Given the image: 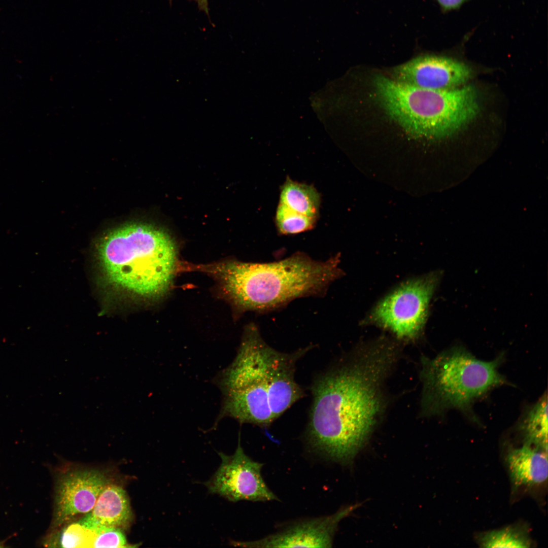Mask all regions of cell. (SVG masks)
Masks as SVG:
<instances>
[{
	"label": "cell",
	"mask_w": 548,
	"mask_h": 548,
	"mask_svg": "<svg viewBox=\"0 0 548 548\" xmlns=\"http://www.w3.org/2000/svg\"><path fill=\"white\" fill-rule=\"evenodd\" d=\"M398 355L394 342L380 339L317 376L306 432L314 450L342 463L354 458L383 413V385Z\"/></svg>",
	"instance_id": "obj_1"
},
{
	"label": "cell",
	"mask_w": 548,
	"mask_h": 548,
	"mask_svg": "<svg viewBox=\"0 0 548 548\" xmlns=\"http://www.w3.org/2000/svg\"><path fill=\"white\" fill-rule=\"evenodd\" d=\"M312 347L281 352L264 340L255 324L247 326L234 360L215 379L222 395L215 423L230 418L240 424L270 426L303 397L295 380L296 366Z\"/></svg>",
	"instance_id": "obj_2"
},
{
	"label": "cell",
	"mask_w": 548,
	"mask_h": 548,
	"mask_svg": "<svg viewBox=\"0 0 548 548\" xmlns=\"http://www.w3.org/2000/svg\"><path fill=\"white\" fill-rule=\"evenodd\" d=\"M339 256L325 261L297 252L268 263L228 260L190 265L216 279L238 313H265L284 307L300 297L324 296L330 284L343 275Z\"/></svg>",
	"instance_id": "obj_3"
},
{
	"label": "cell",
	"mask_w": 548,
	"mask_h": 548,
	"mask_svg": "<svg viewBox=\"0 0 548 548\" xmlns=\"http://www.w3.org/2000/svg\"><path fill=\"white\" fill-rule=\"evenodd\" d=\"M97 250L109 282L145 298L163 296L179 267L171 237L149 224L134 223L116 229L102 238Z\"/></svg>",
	"instance_id": "obj_4"
},
{
	"label": "cell",
	"mask_w": 548,
	"mask_h": 548,
	"mask_svg": "<svg viewBox=\"0 0 548 548\" xmlns=\"http://www.w3.org/2000/svg\"><path fill=\"white\" fill-rule=\"evenodd\" d=\"M374 84L378 100L387 113L418 136L452 135L472 121L480 110L477 91L471 85L431 90L383 76H378Z\"/></svg>",
	"instance_id": "obj_5"
},
{
	"label": "cell",
	"mask_w": 548,
	"mask_h": 548,
	"mask_svg": "<svg viewBox=\"0 0 548 548\" xmlns=\"http://www.w3.org/2000/svg\"><path fill=\"white\" fill-rule=\"evenodd\" d=\"M503 359L500 356L482 361L461 346L433 359L424 358L421 373L423 414L436 415L455 408L475 420L473 403L492 389L508 384L498 371Z\"/></svg>",
	"instance_id": "obj_6"
},
{
	"label": "cell",
	"mask_w": 548,
	"mask_h": 548,
	"mask_svg": "<svg viewBox=\"0 0 548 548\" xmlns=\"http://www.w3.org/2000/svg\"><path fill=\"white\" fill-rule=\"evenodd\" d=\"M439 278L438 272H433L403 284L376 305L369 321L389 329L399 338H416L426 322Z\"/></svg>",
	"instance_id": "obj_7"
},
{
	"label": "cell",
	"mask_w": 548,
	"mask_h": 548,
	"mask_svg": "<svg viewBox=\"0 0 548 548\" xmlns=\"http://www.w3.org/2000/svg\"><path fill=\"white\" fill-rule=\"evenodd\" d=\"M221 463L204 483L208 491L229 501H268L279 499L266 486L261 473L263 464L255 461L244 452L238 438L233 455L219 453Z\"/></svg>",
	"instance_id": "obj_8"
},
{
	"label": "cell",
	"mask_w": 548,
	"mask_h": 548,
	"mask_svg": "<svg viewBox=\"0 0 548 548\" xmlns=\"http://www.w3.org/2000/svg\"><path fill=\"white\" fill-rule=\"evenodd\" d=\"M110 483L106 472L98 469L74 468L60 473L55 483L51 530L89 512Z\"/></svg>",
	"instance_id": "obj_9"
},
{
	"label": "cell",
	"mask_w": 548,
	"mask_h": 548,
	"mask_svg": "<svg viewBox=\"0 0 548 548\" xmlns=\"http://www.w3.org/2000/svg\"><path fill=\"white\" fill-rule=\"evenodd\" d=\"M471 70L463 62L435 55L415 57L394 69V80L411 86L431 90L455 88L466 82Z\"/></svg>",
	"instance_id": "obj_10"
},
{
	"label": "cell",
	"mask_w": 548,
	"mask_h": 548,
	"mask_svg": "<svg viewBox=\"0 0 548 548\" xmlns=\"http://www.w3.org/2000/svg\"><path fill=\"white\" fill-rule=\"evenodd\" d=\"M355 507L350 506L330 516L299 521L262 539L234 544L249 547H330L339 522Z\"/></svg>",
	"instance_id": "obj_11"
},
{
	"label": "cell",
	"mask_w": 548,
	"mask_h": 548,
	"mask_svg": "<svg viewBox=\"0 0 548 548\" xmlns=\"http://www.w3.org/2000/svg\"><path fill=\"white\" fill-rule=\"evenodd\" d=\"M133 517L126 491L120 486L110 483L99 494L92 509L77 522L94 533L109 528L124 530Z\"/></svg>",
	"instance_id": "obj_12"
},
{
	"label": "cell",
	"mask_w": 548,
	"mask_h": 548,
	"mask_svg": "<svg viewBox=\"0 0 548 548\" xmlns=\"http://www.w3.org/2000/svg\"><path fill=\"white\" fill-rule=\"evenodd\" d=\"M506 462L516 487L540 485L547 480V450L525 443L508 452Z\"/></svg>",
	"instance_id": "obj_13"
},
{
	"label": "cell",
	"mask_w": 548,
	"mask_h": 548,
	"mask_svg": "<svg viewBox=\"0 0 548 548\" xmlns=\"http://www.w3.org/2000/svg\"><path fill=\"white\" fill-rule=\"evenodd\" d=\"M280 202L295 212L317 219L321 198L313 186L294 181L288 177L281 188Z\"/></svg>",
	"instance_id": "obj_14"
},
{
	"label": "cell",
	"mask_w": 548,
	"mask_h": 548,
	"mask_svg": "<svg viewBox=\"0 0 548 548\" xmlns=\"http://www.w3.org/2000/svg\"><path fill=\"white\" fill-rule=\"evenodd\" d=\"M525 443L547 450V400L543 395L528 411L520 425Z\"/></svg>",
	"instance_id": "obj_15"
},
{
	"label": "cell",
	"mask_w": 548,
	"mask_h": 548,
	"mask_svg": "<svg viewBox=\"0 0 548 548\" xmlns=\"http://www.w3.org/2000/svg\"><path fill=\"white\" fill-rule=\"evenodd\" d=\"M64 527L59 531L53 530L44 540L45 546L49 547H92L95 533L78 522Z\"/></svg>",
	"instance_id": "obj_16"
},
{
	"label": "cell",
	"mask_w": 548,
	"mask_h": 548,
	"mask_svg": "<svg viewBox=\"0 0 548 548\" xmlns=\"http://www.w3.org/2000/svg\"><path fill=\"white\" fill-rule=\"evenodd\" d=\"M316 219L295 212L280 202L276 214V223L281 234H294L312 229Z\"/></svg>",
	"instance_id": "obj_17"
},
{
	"label": "cell",
	"mask_w": 548,
	"mask_h": 548,
	"mask_svg": "<svg viewBox=\"0 0 548 548\" xmlns=\"http://www.w3.org/2000/svg\"><path fill=\"white\" fill-rule=\"evenodd\" d=\"M481 543L485 547H527L530 544L527 536L512 527L487 533L481 538Z\"/></svg>",
	"instance_id": "obj_18"
},
{
	"label": "cell",
	"mask_w": 548,
	"mask_h": 548,
	"mask_svg": "<svg viewBox=\"0 0 548 548\" xmlns=\"http://www.w3.org/2000/svg\"><path fill=\"white\" fill-rule=\"evenodd\" d=\"M95 533L92 547H131L127 543L123 530L109 528L99 530Z\"/></svg>",
	"instance_id": "obj_19"
},
{
	"label": "cell",
	"mask_w": 548,
	"mask_h": 548,
	"mask_svg": "<svg viewBox=\"0 0 548 548\" xmlns=\"http://www.w3.org/2000/svg\"><path fill=\"white\" fill-rule=\"evenodd\" d=\"M442 12L458 9L468 0H434Z\"/></svg>",
	"instance_id": "obj_20"
},
{
	"label": "cell",
	"mask_w": 548,
	"mask_h": 548,
	"mask_svg": "<svg viewBox=\"0 0 548 548\" xmlns=\"http://www.w3.org/2000/svg\"><path fill=\"white\" fill-rule=\"evenodd\" d=\"M197 5L198 9L209 15L208 0H193Z\"/></svg>",
	"instance_id": "obj_21"
},
{
	"label": "cell",
	"mask_w": 548,
	"mask_h": 548,
	"mask_svg": "<svg viewBox=\"0 0 548 548\" xmlns=\"http://www.w3.org/2000/svg\"><path fill=\"white\" fill-rule=\"evenodd\" d=\"M0 547H1V545H0Z\"/></svg>",
	"instance_id": "obj_22"
}]
</instances>
